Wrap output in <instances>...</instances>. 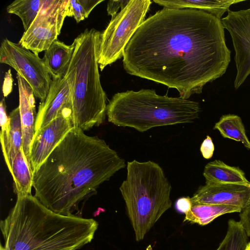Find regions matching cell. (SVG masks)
Wrapping results in <instances>:
<instances>
[{
    "label": "cell",
    "instance_id": "obj_1",
    "mask_svg": "<svg viewBox=\"0 0 250 250\" xmlns=\"http://www.w3.org/2000/svg\"><path fill=\"white\" fill-rule=\"evenodd\" d=\"M230 55L221 20L200 10L164 7L136 30L123 62L129 74L175 88L188 99L225 73Z\"/></svg>",
    "mask_w": 250,
    "mask_h": 250
},
{
    "label": "cell",
    "instance_id": "obj_2",
    "mask_svg": "<svg viewBox=\"0 0 250 250\" xmlns=\"http://www.w3.org/2000/svg\"><path fill=\"white\" fill-rule=\"evenodd\" d=\"M125 166L104 140L74 126L33 173L34 196L55 213L75 215L101 184Z\"/></svg>",
    "mask_w": 250,
    "mask_h": 250
},
{
    "label": "cell",
    "instance_id": "obj_3",
    "mask_svg": "<svg viewBox=\"0 0 250 250\" xmlns=\"http://www.w3.org/2000/svg\"><path fill=\"white\" fill-rule=\"evenodd\" d=\"M98 227L93 219L55 213L32 194L17 196L0 222L5 250H77L92 241Z\"/></svg>",
    "mask_w": 250,
    "mask_h": 250
},
{
    "label": "cell",
    "instance_id": "obj_4",
    "mask_svg": "<svg viewBox=\"0 0 250 250\" xmlns=\"http://www.w3.org/2000/svg\"><path fill=\"white\" fill-rule=\"evenodd\" d=\"M200 111L197 102L143 89L115 94L107 105L106 115L117 126L144 132L155 127L192 123Z\"/></svg>",
    "mask_w": 250,
    "mask_h": 250
},
{
    "label": "cell",
    "instance_id": "obj_5",
    "mask_svg": "<svg viewBox=\"0 0 250 250\" xmlns=\"http://www.w3.org/2000/svg\"><path fill=\"white\" fill-rule=\"evenodd\" d=\"M171 186L162 168L151 161L127 163V175L119 189L134 231L143 240L162 215L171 208Z\"/></svg>",
    "mask_w": 250,
    "mask_h": 250
},
{
    "label": "cell",
    "instance_id": "obj_6",
    "mask_svg": "<svg viewBox=\"0 0 250 250\" xmlns=\"http://www.w3.org/2000/svg\"><path fill=\"white\" fill-rule=\"evenodd\" d=\"M101 33L86 29L75 38L71 61L75 67L72 119L74 127L88 130L105 118L107 99L100 81L99 48Z\"/></svg>",
    "mask_w": 250,
    "mask_h": 250
},
{
    "label": "cell",
    "instance_id": "obj_7",
    "mask_svg": "<svg viewBox=\"0 0 250 250\" xmlns=\"http://www.w3.org/2000/svg\"><path fill=\"white\" fill-rule=\"evenodd\" d=\"M150 0H129L101 33L98 63L102 71L124 56L127 44L145 21Z\"/></svg>",
    "mask_w": 250,
    "mask_h": 250
},
{
    "label": "cell",
    "instance_id": "obj_8",
    "mask_svg": "<svg viewBox=\"0 0 250 250\" xmlns=\"http://www.w3.org/2000/svg\"><path fill=\"white\" fill-rule=\"evenodd\" d=\"M0 62L13 68L32 88L34 95L42 102L52 80L43 60L19 43L3 39L0 48Z\"/></svg>",
    "mask_w": 250,
    "mask_h": 250
},
{
    "label": "cell",
    "instance_id": "obj_9",
    "mask_svg": "<svg viewBox=\"0 0 250 250\" xmlns=\"http://www.w3.org/2000/svg\"><path fill=\"white\" fill-rule=\"evenodd\" d=\"M68 0H43L29 28L19 43L38 55L48 49L60 35L66 16Z\"/></svg>",
    "mask_w": 250,
    "mask_h": 250
},
{
    "label": "cell",
    "instance_id": "obj_10",
    "mask_svg": "<svg viewBox=\"0 0 250 250\" xmlns=\"http://www.w3.org/2000/svg\"><path fill=\"white\" fill-rule=\"evenodd\" d=\"M221 21L230 35L235 51L237 72L234 86L237 89L250 75V8L229 10Z\"/></svg>",
    "mask_w": 250,
    "mask_h": 250
},
{
    "label": "cell",
    "instance_id": "obj_11",
    "mask_svg": "<svg viewBox=\"0 0 250 250\" xmlns=\"http://www.w3.org/2000/svg\"><path fill=\"white\" fill-rule=\"evenodd\" d=\"M75 67L71 61L68 71L62 78L52 79L48 95L41 102L34 124V132L62 113L71 111Z\"/></svg>",
    "mask_w": 250,
    "mask_h": 250
},
{
    "label": "cell",
    "instance_id": "obj_12",
    "mask_svg": "<svg viewBox=\"0 0 250 250\" xmlns=\"http://www.w3.org/2000/svg\"><path fill=\"white\" fill-rule=\"evenodd\" d=\"M72 114L71 111L65 112L34 132L29 156L33 173L74 127Z\"/></svg>",
    "mask_w": 250,
    "mask_h": 250
},
{
    "label": "cell",
    "instance_id": "obj_13",
    "mask_svg": "<svg viewBox=\"0 0 250 250\" xmlns=\"http://www.w3.org/2000/svg\"><path fill=\"white\" fill-rule=\"evenodd\" d=\"M190 199L192 204L232 206L243 209L250 204V184L206 183Z\"/></svg>",
    "mask_w": 250,
    "mask_h": 250
},
{
    "label": "cell",
    "instance_id": "obj_14",
    "mask_svg": "<svg viewBox=\"0 0 250 250\" xmlns=\"http://www.w3.org/2000/svg\"><path fill=\"white\" fill-rule=\"evenodd\" d=\"M19 94V105L22 130V147L29 160L31 142L34 135V124L37 113L35 95L27 82L17 74Z\"/></svg>",
    "mask_w": 250,
    "mask_h": 250
},
{
    "label": "cell",
    "instance_id": "obj_15",
    "mask_svg": "<svg viewBox=\"0 0 250 250\" xmlns=\"http://www.w3.org/2000/svg\"><path fill=\"white\" fill-rule=\"evenodd\" d=\"M10 125L0 133V141L4 159L9 171L11 170L12 162L22 147V130L19 106L9 114Z\"/></svg>",
    "mask_w": 250,
    "mask_h": 250
},
{
    "label": "cell",
    "instance_id": "obj_16",
    "mask_svg": "<svg viewBox=\"0 0 250 250\" xmlns=\"http://www.w3.org/2000/svg\"><path fill=\"white\" fill-rule=\"evenodd\" d=\"M74 46L55 41L44 51L42 59L52 79L62 78L66 75L73 56Z\"/></svg>",
    "mask_w": 250,
    "mask_h": 250
},
{
    "label": "cell",
    "instance_id": "obj_17",
    "mask_svg": "<svg viewBox=\"0 0 250 250\" xmlns=\"http://www.w3.org/2000/svg\"><path fill=\"white\" fill-rule=\"evenodd\" d=\"M243 0H153L156 3L164 7L171 9H193L202 10L210 14L218 19L229 7Z\"/></svg>",
    "mask_w": 250,
    "mask_h": 250
},
{
    "label": "cell",
    "instance_id": "obj_18",
    "mask_svg": "<svg viewBox=\"0 0 250 250\" xmlns=\"http://www.w3.org/2000/svg\"><path fill=\"white\" fill-rule=\"evenodd\" d=\"M203 174L206 184H250L241 169L228 165L219 160L208 163Z\"/></svg>",
    "mask_w": 250,
    "mask_h": 250
},
{
    "label": "cell",
    "instance_id": "obj_19",
    "mask_svg": "<svg viewBox=\"0 0 250 250\" xmlns=\"http://www.w3.org/2000/svg\"><path fill=\"white\" fill-rule=\"evenodd\" d=\"M17 196L31 194L33 172L22 147L15 157L10 172Z\"/></svg>",
    "mask_w": 250,
    "mask_h": 250
},
{
    "label": "cell",
    "instance_id": "obj_20",
    "mask_svg": "<svg viewBox=\"0 0 250 250\" xmlns=\"http://www.w3.org/2000/svg\"><path fill=\"white\" fill-rule=\"evenodd\" d=\"M242 210L240 208L232 206L192 204L190 209L186 214L184 222L205 225L221 215L226 213L241 212Z\"/></svg>",
    "mask_w": 250,
    "mask_h": 250
},
{
    "label": "cell",
    "instance_id": "obj_21",
    "mask_svg": "<svg viewBox=\"0 0 250 250\" xmlns=\"http://www.w3.org/2000/svg\"><path fill=\"white\" fill-rule=\"evenodd\" d=\"M213 129L218 130L223 137L240 142L250 149V141L239 116L234 114L224 115L215 124Z\"/></svg>",
    "mask_w": 250,
    "mask_h": 250
},
{
    "label": "cell",
    "instance_id": "obj_22",
    "mask_svg": "<svg viewBox=\"0 0 250 250\" xmlns=\"http://www.w3.org/2000/svg\"><path fill=\"white\" fill-rule=\"evenodd\" d=\"M43 0H16L6 8L8 13L18 16L26 31L37 16Z\"/></svg>",
    "mask_w": 250,
    "mask_h": 250
},
{
    "label": "cell",
    "instance_id": "obj_23",
    "mask_svg": "<svg viewBox=\"0 0 250 250\" xmlns=\"http://www.w3.org/2000/svg\"><path fill=\"white\" fill-rule=\"evenodd\" d=\"M248 237L239 221L229 220L227 233L216 250H246Z\"/></svg>",
    "mask_w": 250,
    "mask_h": 250
},
{
    "label": "cell",
    "instance_id": "obj_24",
    "mask_svg": "<svg viewBox=\"0 0 250 250\" xmlns=\"http://www.w3.org/2000/svg\"><path fill=\"white\" fill-rule=\"evenodd\" d=\"M103 0H68L67 17H72L77 22L87 18L91 11Z\"/></svg>",
    "mask_w": 250,
    "mask_h": 250
},
{
    "label": "cell",
    "instance_id": "obj_25",
    "mask_svg": "<svg viewBox=\"0 0 250 250\" xmlns=\"http://www.w3.org/2000/svg\"><path fill=\"white\" fill-rule=\"evenodd\" d=\"M214 146L211 137L207 136L203 141L200 147V151L203 157L206 159H209L213 154Z\"/></svg>",
    "mask_w": 250,
    "mask_h": 250
},
{
    "label": "cell",
    "instance_id": "obj_26",
    "mask_svg": "<svg viewBox=\"0 0 250 250\" xmlns=\"http://www.w3.org/2000/svg\"><path fill=\"white\" fill-rule=\"evenodd\" d=\"M239 222L247 235L250 237V204L241 210Z\"/></svg>",
    "mask_w": 250,
    "mask_h": 250
},
{
    "label": "cell",
    "instance_id": "obj_27",
    "mask_svg": "<svg viewBox=\"0 0 250 250\" xmlns=\"http://www.w3.org/2000/svg\"><path fill=\"white\" fill-rule=\"evenodd\" d=\"M129 0H109L107 3V12L108 15L114 17L117 13L119 9L124 8Z\"/></svg>",
    "mask_w": 250,
    "mask_h": 250
},
{
    "label": "cell",
    "instance_id": "obj_28",
    "mask_svg": "<svg viewBox=\"0 0 250 250\" xmlns=\"http://www.w3.org/2000/svg\"><path fill=\"white\" fill-rule=\"evenodd\" d=\"M0 125L1 131L6 130L10 125V120L6 114L4 98L1 99L0 103Z\"/></svg>",
    "mask_w": 250,
    "mask_h": 250
},
{
    "label": "cell",
    "instance_id": "obj_29",
    "mask_svg": "<svg viewBox=\"0 0 250 250\" xmlns=\"http://www.w3.org/2000/svg\"><path fill=\"white\" fill-rule=\"evenodd\" d=\"M192 206V204L189 197L180 198L175 204L177 210L185 214L189 211Z\"/></svg>",
    "mask_w": 250,
    "mask_h": 250
},
{
    "label": "cell",
    "instance_id": "obj_30",
    "mask_svg": "<svg viewBox=\"0 0 250 250\" xmlns=\"http://www.w3.org/2000/svg\"><path fill=\"white\" fill-rule=\"evenodd\" d=\"M13 78L11 70L9 69L5 73L2 85V93L4 97H6L12 91Z\"/></svg>",
    "mask_w": 250,
    "mask_h": 250
},
{
    "label": "cell",
    "instance_id": "obj_31",
    "mask_svg": "<svg viewBox=\"0 0 250 250\" xmlns=\"http://www.w3.org/2000/svg\"><path fill=\"white\" fill-rule=\"evenodd\" d=\"M246 250H250V242H249Z\"/></svg>",
    "mask_w": 250,
    "mask_h": 250
},
{
    "label": "cell",
    "instance_id": "obj_32",
    "mask_svg": "<svg viewBox=\"0 0 250 250\" xmlns=\"http://www.w3.org/2000/svg\"><path fill=\"white\" fill-rule=\"evenodd\" d=\"M0 250H5V249L1 245H0Z\"/></svg>",
    "mask_w": 250,
    "mask_h": 250
}]
</instances>
